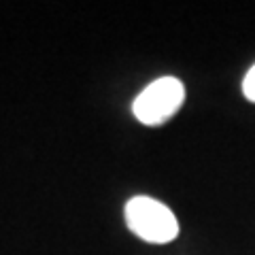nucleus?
I'll use <instances>...</instances> for the list:
<instances>
[{
	"label": "nucleus",
	"instance_id": "nucleus-2",
	"mask_svg": "<svg viewBox=\"0 0 255 255\" xmlns=\"http://www.w3.org/2000/svg\"><path fill=\"white\" fill-rule=\"evenodd\" d=\"M185 102V85L177 77H159L142 90L132 105V113L145 126H162Z\"/></svg>",
	"mask_w": 255,
	"mask_h": 255
},
{
	"label": "nucleus",
	"instance_id": "nucleus-3",
	"mask_svg": "<svg viewBox=\"0 0 255 255\" xmlns=\"http://www.w3.org/2000/svg\"><path fill=\"white\" fill-rule=\"evenodd\" d=\"M243 94L247 100L255 102V64L249 68V73L245 75V81H243Z\"/></svg>",
	"mask_w": 255,
	"mask_h": 255
},
{
	"label": "nucleus",
	"instance_id": "nucleus-1",
	"mask_svg": "<svg viewBox=\"0 0 255 255\" xmlns=\"http://www.w3.org/2000/svg\"><path fill=\"white\" fill-rule=\"evenodd\" d=\"M126 223L138 238L166 245L179 236V221L164 202L149 196H134L126 204Z\"/></svg>",
	"mask_w": 255,
	"mask_h": 255
}]
</instances>
